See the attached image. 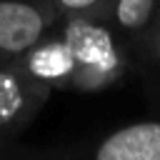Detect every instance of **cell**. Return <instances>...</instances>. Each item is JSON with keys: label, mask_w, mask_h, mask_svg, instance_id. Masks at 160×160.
<instances>
[{"label": "cell", "mask_w": 160, "mask_h": 160, "mask_svg": "<svg viewBox=\"0 0 160 160\" xmlns=\"http://www.w3.org/2000/svg\"><path fill=\"white\" fill-rule=\"evenodd\" d=\"M110 8H112V18L118 28L128 32H138L150 22L155 0H112Z\"/></svg>", "instance_id": "obj_6"}, {"label": "cell", "mask_w": 160, "mask_h": 160, "mask_svg": "<svg viewBox=\"0 0 160 160\" xmlns=\"http://www.w3.org/2000/svg\"><path fill=\"white\" fill-rule=\"evenodd\" d=\"M50 15L28 0H0V52H30L45 35Z\"/></svg>", "instance_id": "obj_2"}, {"label": "cell", "mask_w": 160, "mask_h": 160, "mask_svg": "<svg viewBox=\"0 0 160 160\" xmlns=\"http://www.w3.org/2000/svg\"><path fill=\"white\" fill-rule=\"evenodd\" d=\"M25 70L30 75H35L38 80H42L45 85H50V82L72 85L75 60H72V52H70L68 40L65 38L40 40L30 50V58L25 62Z\"/></svg>", "instance_id": "obj_5"}, {"label": "cell", "mask_w": 160, "mask_h": 160, "mask_svg": "<svg viewBox=\"0 0 160 160\" xmlns=\"http://www.w3.org/2000/svg\"><path fill=\"white\" fill-rule=\"evenodd\" d=\"M65 40L75 60L72 85L82 90H100L115 82L122 72V55L112 35L95 22V15H75L68 25Z\"/></svg>", "instance_id": "obj_1"}, {"label": "cell", "mask_w": 160, "mask_h": 160, "mask_svg": "<svg viewBox=\"0 0 160 160\" xmlns=\"http://www.w3.org/2000/svg\"><path fill=\"white\" fill-rule=\"evenodd\" d=\"M48 85L28 70H0V130L18 128L42 105Z\"/></svg>", "instance_id": "obj_3"}, {"label": "cell", "mask_w": 160, "mask_h": 160, "mask_svg": "<svg viewBox=\"0 0 160 160\" xmlns=\"http://www.w3.org/2000/svg\"><path fill=\"white\" fill-rule=\"evenodd\" d=\"M92 160H160V120H142L110 132Z\"/></svg>", "instance_id": "obj_4"}, {"label": "cell", "mask_w": 160, "mask_h": 160, "mask_svg": "<svg viewBox=\"0 0 160 160\" xmlns=\"http://www.w3.org/2000/svg\"><path fill=\"white\" fill-rule=\"evenodd\" d=\"M52 5L58 10H62L65 15L75 18V15H98V12L108 10L112 5V0H52Z\"/></svg>", "instance_id": "obj_7"}, {"label": "cell", "mask_w": 160, "mask_h": 160, "mask_svg": "<svg viewBox=\"0 0 160 160\" xmlns=\"http://www.w3.org/2000/svg\"><path fill=\"white\" fill-rule=\"evenodd\" d=\"M152 52H155V58H158V62H160V30H158V35H155V40H152Z\"/></svg>", "instance_id": "obj_8"}]
</instances>
